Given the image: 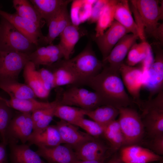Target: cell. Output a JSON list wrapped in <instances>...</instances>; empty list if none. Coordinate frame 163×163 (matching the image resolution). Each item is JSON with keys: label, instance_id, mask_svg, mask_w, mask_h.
<instances>
[{"label": "cell", "instance_id": "5", "mask_svg": "<svg viewBox=\"0 0 163 163\" xmlns=\"http://www.w3.org/2000/svg\"><path fill=\"white\" fill-rule=\"evenodd\" d=\"M60 91L57 97L61 104L76 106L86 110H91L104 105L95 92L81 86L71 85Z\"/></svg>", "mask_w": 163, "mask_h": 163}, {"label": "cell", "instance_id": "23", "mask_svg": "<svg viewBox=\"0 0 163 163\" xmlns=\"http://www.w3.org/2000/svg\"><path fill=\"white\" fill-rule=\"evenodd\" d=\"M114 18L129 33L139 37V30L132 16L128 1L118 0L115 10Z\"/></svg>", "mask_w": 163, "mask_h": 163}, {"label": "cell", "instance_id": "22", "mask_svg": "<svg viewBox=\"0 0 163 163\" xmlns=\"http://www.w3.org/2000/svg\"><path fill=\"white\" fill-rule=\"evenodd\" d=\"M24 69L23 75L26 84L33 91L35 96L42 99L47 98L50 91L44 88L34 64L30 61Z\"/></svg>", "mask_w": 163, "mask_h": 163}, {"label": "cell", "instance_id": "37", "mask_svg": "<svg viewBox=\"0 0 163 163\" xmlns=\"http://www.w3.org/2000/svg\"><path fill=\"white\" fill-rule=\"evenodd\" d=\"M59 11L50 19L48 23L49 28L48 34L46 36H44L42 40L46 44L49 45L52 44L55 39L59 35L58 26Z\"/></svg>", "mask_w": 163, "mask_h": 163}, {"label": "cell", "instance_id": "12", "mask_svg": "<svg viewBox=\"0 0 163 163\" xmlns=\"http://www.w3.org/2000/svg\"><path fill=\"white\" fill-rule=\"evenodd\" d=\"M0 15L11 23L36 46L44 37L42 34L39 26L16 13L11 14L0 9Z\"/></svg>", "mask_w": 163, "mask_h": 163}, {"label": "cell", "instance_id": "8", "mask_svg": "<svg viewBox=\"0 0 163 163\" xmlns=\"http://www.w3.org/2000/svg\"><path fill=\"white\" fill-rule=\"evenodd\" d=\"M30 61L29 54L0 51V82L15 80Z\"/></svg>", "mask_w": 163, "mask_h": 163}, {"label": "cell", "instance_id": "36", "mask_svg": "<svg viewBox=\"0 0 163 163\" xmlns=\"http://www.w3.org/2000/svg\"><path fill=\"white\" fill-rule=\"evenodd\" d=\"M74 125L82 129L87 133L94 138L98 139L103 136L104 126L92 120L83 117Z\"/></svg>", "mask_w": 163, "mask_h": 163}, {"label": "cell", "instance_id": "34", "mask_svg": "<svg viewBox=\"0 0 163 163\" xmlns=\"http://www.w3.org/2000/svg\"><path fill=\"white\" fill-rule=\"evenodd\" d=\"M59 102L51 107L39 110L31 113L33 130L42 128L50 125L54 117L56 107Z\"/></svg>", "mask_w": 163, "mask_h": 163}, {"label": "cell", "instance_id": "40", "mask_svg": "<svg viewBox=\"0 0 163 163\" xmlns=\"http://www.w3.org/2000/svg\"><path fill=\"white\" fill-rule=\"evenodd\" d=\"M107 0H98L96 1L92 8L90 20L92 22H97Z\"/></svg>", "mask_w": 163, "mask_h": 163}, {"label": "cell", "instance_id": "30", "mask_svg": "<svg viewBox=\"0 0 163 163\" xmlns=\"http://www.w3.org/2000/svg\"><path fill=\"white\" fill-rule=\"evenodd\" d=\"M103 136L109 143L112 150L116 151L125 145L124 137L117 120L104 126Z\"/></svg>", "mask_w": 163, "mask_h": 163}, {"label": "cell", "instance_id": "9", "mask_svg": "<svg viewBox=\"0 0 163 163\" xmlns=\"http://www.w3.org/2000/svg\"><path fill=\"white\" fill-rule=\"evenodd\" d=\"M13 117L7 129L5 137L7 145L22 144L27 142L33 130L31 113L21 112Z\"/></svg>", "mask_w": 163, "mask_h": 163}, {"label": "cell", "instance_id": "25", "mask_svg": "<svg viewBox=\"0 0 163 163\" xmlns=\"http://www.w3.org/2000/svg\"><path fill=\"white\" fill-rule=\"evenodd\" d=\"M11 163H47L42 159L36 152L25 144L9 145Z\"/></svg>", "mask_w": 163, "mask_h": 163}, {"label": "cell", "instance_id": "6", "mask_svg": "<svg viewBox=\"0 0 163 163\" xmlns=\"http://www.w3.org/2000/svg\"><path fill=\"white\" fill-rule=\"evenodd\" d=\"M35 46L13 25L2 18L0 22V51L29 54Z\"/></svg>", "mask_w": 163, "mask_h": 163}, {"label": "cell", "instance_id": "29", "mask_svg": "<svg viewBox=\"0 0 163 163\" xmlns=\"http://www.w3.org/2000/svg\"><path fill=\"white\" fill-rule=\"evenodd\" d=\"M118 0H107L97 21L95 37L102 35L114 21L115 10Z\"/></svg>", "mask_w": 163, "mask_h": 163}, {"label": "cell", "instance_id": "20", "mask_svg": "<svg viewBox=\"0 0 163 163\" xmlns=\"http://www.w3.org/2000/svg\"><path fill=\"white\" fill-rule=\"evenodd\" d=\"M57 67L52 72L54 88L66 85L82 86L81 82L66 60L58 61Z\"/></svg>", "mask_w": 163, "mask_h": 163}, {"label": "cell", "instance_id": "7", "mask_svg": "<svg viewBox=\"0 0 163 163\" xmlns=\"http://www.w3.org/2000/svg\"><path fill=\"white\" fill-rule=\"evenodd\" d=\"M131 2L141 19L145 33L152 36L161 25L159 21L163 18V3L156 0H131Z\"/></svg>", "mask_w": 163, "mask_h": 163}, {"label": "cell", "instance_id": "1", "mask_svg": "<svg viewBox=\"0 0 163 163\" xmlns=\"http://www.w3.org/2000/svg\"><path fill=\"white\" fill-rule=\"evenodd\" d=\"M85 85L94 90L104 105L118 108L128 107L134 103L126 91L119 71L106 66L98 74L88 80Z\"/></svg>", "mask_w": 163, "mask_h": 163}, {"label": "cell", "instance_id": "17", "mask_svg": "<svg viewBox=\"0 0 163 163\" xmlns=\"http://www.w3.org/2000/svg\"><path fill=\"white\" fill-rule=\"evenodd\" d=\"M120 156L123 163H149L162 159L154 152L136 145L123 147Z\"/></svg>", "mask_w": 163, "mask_h": 163}, {"label": "cell", "instance_id": "11", "mask_svg": "<svg viewBox=\"0 0 163 163\" xmlns=\"http://www.w3.org/2000/svg\"><path fill=\"white\" fill-rule=\"evenodd\" d=\"M153 61L146 71L147 76L142 87L149 92V99L152 98L163 88V54L162 50L157 51Z\"/></svg>", "mask_w": 163, "mask_h": 163}, {"label": "cell", "instance_id": "19", "mask_svg": "<svg viewBox=\"0 0 163 163\" xmlns=\"http://www.w3.org/2000/svg\"><path fill=\"white\" fill-rule=\"evenodd\" d=\"M29 145L52 147L62 144L60 136L56 125H49L33 130L27 140Z\"/></svg>", "mask_w": 163, "mask_h": 163}, {"label": "cell", "instance_id": "28", "mask_svg": "<svg viewBox=\"0 0 163 163\" xmlns=\"http://www.w3.org/2000/svg\"><path fill=\"white\" fill-rule=\"evenodd\" d=\"M0 88L6 92L10 98L27 99L34 98L36 97L27 85L19 83L15 80L0 82Z\"/></svg>", "mask_w": 163, "mask_h": 163}, {"label": "cell", "instance_id": "10", "mask_svg": "<svg viewBox=\"0 0 163 163\" xmlns=\"http://www.w3.org/2000/svg\"><path fill=\"white\" fill-rule=\"evenodd\" d=\"M119 72L125 88L131 95L134 103L139 107L142 101L140 99L141 89L144 79V71L142 67L130 66L123 63Z\"/></svg>", "mask_w": 163, "mask_h": 163}, {"label": "cell", "instance_id": "45", "mask_svg": "<svg viewBox=\"0 0 163 163\" xmlns=\"http://www.w3.org/2000/svg\"><path fill=\"white\" fill-rule=\"evenodd\" d=\"M3 98V97H0V98H1V99H2V98Z\"/></svg>", "mask_w": 163, "mask_h": 163}, {"label": "cell", "instance_id": "24", "mask_svg": "<svg viewBox=\"0 0 163 163\" xmlns=\"http://www.w3.org/2000/svg\"><path fill=\"white\" fill-rule=\"evenodd\" d=\"M59 102L57 97L51 102L39 101L34 98L27 99L10 98L6 101L7 104L11 108L21 112L30 113L39 110L51 107Z\"/></svg>", "mask_w": 163, "mask_h": 163}, {"label": "cell", "instance_id": "44", "mask_svg": "<svg viewBox=\"0 0 163 163\" xmlns=\"http://www.w3.org/2000/svg\"><path fill=\"white\" fill-rule=\"evenodd\" d=\"M105 160H78L74 163H104Z\"/></svg>", "mask_w": 163, "mask_h": 163}, {"label": "cell", "instance_id": "39", "mask_svg": "<svg viewBox=\"0 0 163 163\" xmlns=\"http://www.w3.org/2000/svg\"><path fill=\"white\" fill-rule=\"evenodd\" d=\"M40 78L45 89L50 92L54 88V77L51 71L42 68L37 71Z\"/></svg>", "mask_w": 163, "mask_h": 163}, {"label": "cell", "instance_id": "2", "mask_svg": "<svg viewBox=\"0 0 163 163\" xmlns=\"http://www.w3.org/2000/svg\"><path fill=\"white\" fill-rule=\"evenodd\" d=\"M66 60L77 74L82 86L85 85L88 80L98 74L104 66L93 50L90 43L77 55Z\"/></svg>", "mask_w": 163, "mask_h": 163}, {"label": "cell", "instance_id": "15", "mask_svg": "<svg viewBox=\"0 0 163 163\" xmlns=\"http://www.w3.org/2000/svg\"><path fill=\"white\" fill-rule=\"evenodd\" d=\"M38 147L36 152L49 163H74L79 160L74 149L66 144Z\"/></svg>", "mask_w": 163, "mask_h": 163}, {"label": "cell", "instance_id": "16", "mask_svg": "<svg viewBox=\"0 0 163 163\" xmlns=\"http://www.w3.org/2000/svg\"><path fill=\"white\" fill-rule=\"evenodd\" d=\"M62 143L75 149L84 142L94 138L80 131L78 127L62 120L56 122Z\"/></svg>", "mask_w": 163, "mask_h": 163}, {"label": "cell", "instance_id": "13", "mask_svg": "<svg viewBox=\"0 0 163 163\" xmlns=\"http://www.w3.org/2000/svg\"><path fill=\"white\" fill-rule=\"evenodd\" d=\"M139 38L138 36L131 33L124 36L113 47L106 59L102 61L104 65L112 70L119 71L129 50Z\"/></svg>", "mask_w": 163, "mask_h": 163}, {"label": "cell", "instance_id": "35", "mask_svg": "<svg viewBox=\"0 0 163 163\" xmlns=\"http://www.w3.org/2000/svg\"><path fill=\"white\" fill-rule=\"evenodd\" d=\"M6 99L0 98V137L2 142L7 145L6 132L8 125L13 117L11 108L7 104Z\"/></svg>", "mask_w": 163, "mask_h": 163}, {"label": "cell", "instance_id": "4", "mask_svg": "<svg viewBox=\"0 0 163 163\" xmlns=\"http://www.w3.org/2000/svg\"><path fill=\"white\" fill-rule=\"evenodd\" d=\"M140 107L142 110L140 116L150 136L153 138L163 134V90L155 98L142 102Z\"/></svg>", "mask_w": 163, "mask_h": 163}, {"label": "cell", "instance_id": "21", "mask_svg": "<svg viewBox=\"0 0 163 163\" xmlns=\"http://www.w3.org/2000/svg\"><path fill=\"white\" fill-rule=\"evenodd\" d=\"M79 28L77 25L72 23L62 31L59 35V45L66 60L70 58L75 46L80 37Z\"/></svg>", "mask_w": 163, "mask_h": 163}, {"label": "cell", "instance_id": "3", "mask_svg": "<svg viewBox=\"0 0 163 163\" xmlns=\"http://www.w3.org/2000/svg\"><path fill=\"white\" fill-rule=\"evenodd\" d=\"M117 108L119 111L117 121L124 137L125 145H136L142 139L144 132L140 115L128 107Z\"/></svg>", "mask_w": 163, "mask_h": 163}, {"label": "cell", "instance_id": "27", "mask_svg": "<svg viewBox=\"0 0 163 163\" xmlns=\"http://www.w3.org/2000/svg\"><path fill=\"white\" fill-rule=\"evenodd\" d=\"M85 116L103 126L116 120L119 115L117 108L108 105H103L91 110H85Z\"/></svg>", "mask_w": 163, "mask_h": 163}, {"label": "cell", "instance_id": "41", "mask_svg": "<svg viewBox=\"0 0 163 163\" xmlns=\"http://www.w3.org/2000/svg\"><path fill=\"white\" fill-rule=\"evenodd\" d=\"M152 149L156 154L160 155L163 154V134L156 136L153 138Z\"/></svg>", "mask_w": 163, "mask_h": 163}, {"label": "cell", "instance_id": "33", "mask_svg": "<svg viewBox=\"0 0 163 163\" xmlns=\"http://www.w3.org/2000/svg\"><path fill=\"white\" fill-rule=\"evenodd\" d=\"M151 51L150 46L146 41L138 43L136 42L128 53L125 64L129 66H135L143 62Z\"/></svg>", "mask_w": 163, "mask_h": 163}, {"label": "cell", "instance_id": "38", "mask_svg": "<svg viewBox=\"0 0 163 163\" xmlns=\"http://www.w3.org/2000/svg\"><path fill=\"white\" fill-rule=\"evenodd\" d=\"M68 5L63 6L59 12L58 26L59 35L66 27L72 23L67 9Z\"/></svg>", "mask_w": 163, "mask_h": 163}, {"label": "cell", "instance_id": "14", "mask_svg": "<svg viewBox=\"0 0 163 163\" xmlns=\"http://www.w3.org/2000/svg\"><path fill=\"white\" fill-rule=\"evenodd\" d=\"M129 32L115 20L101 35L94 40L102 56V61L108 56L113 47L124 36Z\"/></svg>", "mask_w": 163, "mask_h": 163}, {"label": "cell", "instance_id": "42", "mask_svg": "<svg viewBox=\"0 0 163 163\" xmlns=\"http://www.w3.org/2000/svg\"><path fill=\"white\" fill-rule=\"evenodd\" d=\"M7 145L6 144L2 142L0 143V163L8 162Z\"/></svg>", "mask_w": 163, "mask_h": 163}, {"label": "cell", "instance_id": "31", "mask_svg": "<svg viewBox=\"0 0 163 163\" xmlns=\"http://www.w3.org/2000/svg\"><path fill=\"white\" fill-rule=\"evenodd\" d=\"M12 4L17 15L32 21L41 27L43 20L30 1L13 0Z\"/></svg>", "mask_w": 163, "mask_h": 163}, {"label": "cell", "instance_id": "32", "mask_svg": "<svg viewBox=\"0 0 163 163\" xmlns=\"http://www.w3.org/2000/svg\"><path fill=\"white\" fill-rule=\"evenodd\" d=\"M85 116L84 110L59 103L56 106L54 113V117L73 125Z\"/></svg>", "mask_w": 163, "mask_h": 163}, {"label": "cell", "instance_id": "43", "mask_svg": "<svg viewBox=\"0 0 163 163\" xmlns=\"http://www.w3.org/2000/svg\"><path fill=\"white\" fill-rule=\"evenodd\" d=\"M107 163H123L120 155H115L113 156Z\"/></svg>", "mask_w": 163, "mask_h": 163}, {"label": "cell", "instance_id": "18", "mask_svg": "<svg viewBox=\"0 0 163 163\" xmlns=\"http://www.w3.org/2000/svg\"><path fill=\"white\" fill-rule=\"evenodd\" d=\"M97 139L87 141L74 150L79 160H105L109 156L107 148Z\"/></svg>", "mask_w": 163, "mask_h": 163}, {"label": "cell", "instance_id": "26", "mask_svg": "<svg viewBox=\"0 0 163 163\" xmlns=\"http://www.w3.org/2000/svg\"><path fill=\"white\" fill-rule=\"evenodd\" d=\"M70 0H31L30 1L37 10L41 18L47 24L64 5Z\"/></svg>", "mask_w": 163, "mask_h": 163}]
</instances>
